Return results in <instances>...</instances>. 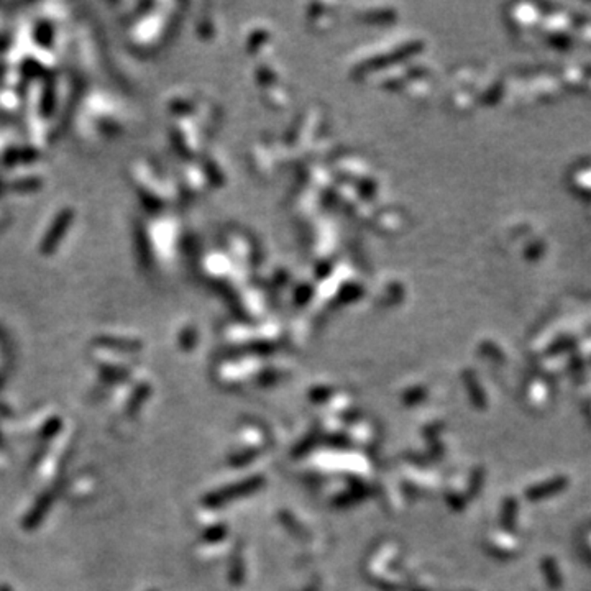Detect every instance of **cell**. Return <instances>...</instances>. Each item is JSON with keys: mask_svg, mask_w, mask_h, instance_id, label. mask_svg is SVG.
<instances>
[{"mask_svg": "<svg viewBox=\"0 0 591 591\" xmlns=\"http://www.w3.org/2000/svg\"><path fill=\"white\" fill-rule=\"evenodd\" d=\"M74 222V209L64 207L59 211L54 218L51 220V225L48 227V230L44 232L43 240L39 242L38 251L44 256L53 255L56 253L58 247L61 245L64 237L68 235L69 228H71Z\"/></svg>", "mask_w": 591, "mask_h": 591, "instance_id": "cell-2", "label": "cell"}, {"mask_svg": "<svg viewBox=\"0 0 591 591\" xmlns=\"http://www.w3.org/2000/svg\"><path fill=\"white\" fill-rule=\"evenodd\" d=\"M25 111V87L0 86V116L17 117Z\"/></svg>", "mask_w": 591, "mask_h": 591, "instance_id": "cell-4", "label": "cell"}, {"mask_svg": "<svg viewBox=\"0 0 591 591\" xmlns=\"http://www.w3.org/2000/svg\"><path fill=\"white\" fill-rule=\"evenodd\" d=\"M7 217H8V213H7V207L4 206L2 202H0V228L4 227V223L7 222Z\"/></svg>", "mask_w": 591, "mask_h": 591, "instance_id": "cell-5", "label": "cell"}, {"mask_svg": "<svg viewBox=\"0 0 591 591\" xmlns=\"http://www.w3.org/2000/svg\"><path fill=\"white\" fill-rule=\"evenodd\" d=\"M79 106L77 130H81L87 140L107 142L122 135L125 130V111L108 94L101 91L87 94Z\"/></svg>", "mask_w": 591, "mask_h": 591, "instance_id": "cell-1", "label": "cell"}, {"mask_svg": "<svg viewBox=\"0 0 591 591\" xmlns=\"http://www.w3.org/2000/svg\"><path fill=\"white\" fill-rule=\"evenodd\" d=\"M30 166H32V163L23 165L25 171H17L12 168V173L4 181H0V187L15 192H32L39 189L43 186L42 173L30 170Z\"/></svg>", "mask_w": 591, "mask_h": 591, "instance_id": "cell-3", "label": "cell"}]
</instances>
